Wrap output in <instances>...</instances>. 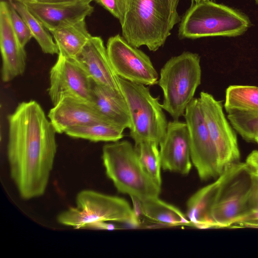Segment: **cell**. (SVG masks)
<instances>
[{"label":"cell","mask_w":258,"mask_h":258,"mask_svg":"<svg viewBox=\"0 0 258 258\" xmlns=\"http://www.w3.org/2000/svg\"><path fill=\"white\" fill-rule=\"evenodd\" d=\"M209 185L210 228H232L253 221L258 176L245 162L229 165Z\"/></svg>","instance_id":"2"},{"label":"cell","mask_w":258,"mask_h":258,"mask_svg":"<svg viewBox=\"0 0 258 258\" xmlns=\"http://www.w3.org/2000/svg\"><path fill=\"white\" fill-rule=\"evenodd\" d=\"M49 32L53 36L58 54L71 58H76L92 36L87 29L85 19Z\"/></svg>","instance_id":"19"},{"label":"cell","mask_w":258,"mask_h":258,"mask_svg":"<svg viewBox=\"0 0 258 258\" xmlns=\"http://www.w3.org/2000/svg\"><path fill=\"white\" fill-rule=\"evenodd\" d=\"M75 58L93 82L122 92L119 77L111 65L100 37L92 36Z\"/></svg>","instance_id":"16"},{"label":"cell","mask_w":258,"mask_h":258,"mask_svg":"<svg viewBox=\"0 0 258 258\" xmlns=\"http://www.w3.org/2000/svg\"><path fill=\"white\" fill-rule=\"evenodd\" d=\"M28 26L33 37L40 46L42 51L54 55L59 53L57 46L51 35L42 22L35 17L24 4L10 2Z\"/></svg>","instance_id":"23"},{"label":"cell","mask_w":258,"mask_h":258,"mask_svg":"<svg viewBox=\"0 0 258 258\" xmlns=\"http://www.w3.org/2000/svg\"><path fill=\"white\" fill-rule=\"evenodd\" d=\"M124 130L111 122L100 121L71 128L65 134L71 138L91 142H114L123 138Z\"/></svg>","instance_id":"21"},{"label":"cell","mask_w":258,"mask_h":258,"mask_svg":"<svg viewBox=\"0 0 258 258\" xmlns=\"http://www.w3.org/2000/svg\"><path fill=\"white\" fill-rule=\"evenodd\" d=\"M162 168L185 175L191 168L189 134L186 122L168 123L166 134L159 143Z\"/></svg>","instance_id":"13"},{"label":"cell","mask_w":258,"mask_h":258,"mask_svg":"<svg viewBox=\"0 0 258 258\" xmlns=\"http://www.w3.org/2000/svg\"><path fill=\"white\" fill-rule=\"evenodd\" d=\"M102 158L107 177L119 192L141 201L159 197L161 186L145 169L129 141L105 145Z\"/></svg>","instance_id":"4"},{"label":"cell","mask_w":258,"mask_h":258,"mask_svg":"<svg viewBox=\"0 0 258 258\" xmlns=\"http://www.w3.org/2000/svg\"><path fill=\"white\" fill-rule=\"evenodd\" d=\"M9 2H18L22 4L35 2L36 0H9Z\"/></svg>","instance_id":"31"},{"label":"cell","mask_w":258,"mask_h":258,"mask_svg":"<svg viewBox=\"0 0 258 258\" xmlns=\"http://www.w3.org/2000/svg\"><path fill=\"white\" fill-rule=\"evenodd\" d=\"M248 18L227 6L211 0L195 2L181 20L180 38L210 36H236L249 27Z\"/></svg>","instance_id":"6"},{"label":"cell","mask_w":258,"mask_h":258,"mask_svg":"<svg viewBox=\"0 0 258 258\" xmlns=\"http://www.w3.org/2000/svg\"><path fill=\"white\" fill-rule=\"evenodd\" d=\"M204 1H208V0H192V1L194 2H198Z\"/></svg>","instance_id":"33"},{"label":"cell","mask_w":258,"mask_h":258,"mask_svg":"<svg viewBox=\"0 0 258 258\" xmlns=\"http://www.w3.org/2000/svg\"><path fill=\"white\" fill-rule=\"evenodd\" d=\"M0 48L2 80L7 83L24 73L27 57L12 25L9 3L4 1L0 3Z\"/></svg>","instance_id":"14"},{"label":"cell","mask_w":258,"mask_h":258,"mask_svg":"<svg viewBox=\"0 0 258 258\" xmlns=\"http://www.w3.org/2000/svg\"><path fill=\"white\" fill-rule=\"evenodd\" d=\"M121 90L131 117L130 135L135 144L152 142L159 145L167 131L168 122L158 97L145 85L119 78Z\"/></svg>","instance_id":"7"},{"label":"cell","mask_w":258,"mask_h":258,"mask_svg":"<svg viewBox=\"0 0 258 258\" xmlns=\"http://www.w3.org/2000/svg\"><path fill=\"white\" fill-rule=\"evenodd\" d=\"M224 107L227 113L233 111L258 112V87L231 85L225 94Z\"/></svg>","instance_id":"22"},{"label":"cell","mask_w":258,"mask_h":258,"mask_svg":"<svg viewBox=\"0 0 258 258\" xmlns=\"http://www.w3.org/2000/svg\"><path fill=\"white\" fill-rule=\"evenodd\" d=\"M92 82L75 58L58 54L49 73L48 93L53 105L66 96L92 103Z\"/></svg>","instance_id":"12"},{"label":"cell","mask_w":258,"mask_h":258,"mask_svg":"<svg viewBox=\"0 0 258 258\" xmlns=\"http://www.w3.org/2000/svg\"><path fill=\"white\" fill-rule=\"evenodd\" d=\"M47 116L58 134L97 122H110L99 113L93 103L70 96L62 98L53 105Z\"/></svg>","instance_id":"15"},{"label":"cell","mask_w":258,"mask_h":258,"mask_svg":"<svg viewBox=\"0 0 258 258\" xmlns=\"http://www.w3.org/2000/svg\"><path fill=\"white\" fill-rule=\"evenodd\" d=\"M106 49L111 65L119 78L145 86L158 83V74L149 56L119 34L109 38Z\"/></svg>","instance_id":"11"},{"label":"cell","mask_w":258,"mask_h":258,"mask_svg":"<svg viewBox=\"0 0 258 258\" xmlns=\"http://www.w3.org/2000/svg\"><path fill=\"white\" fill-rule=\"evenodd\" d=\"M92 0L44 4L33 2L25 4L29 11L49 31L84 20L94 11Z\"/></svg>","instance_id":"17"},{"label":"cell","mask_w":258,"mask_h":258,"mask_svg":"<svg viewBox=\"0 0 258 258\" xmlns=\"http://www.w3.org/2000/svg\"><path fill=\"white\" fill-rule=\"evenodd\" d=\"M140 201L143 216L152 221L171 226H193L186 215L176 207L161 200L159 197Z\"/></svg>","instance_id":"20"},{"label":"cell","mask_w":258,"mask_h":258,"mask_svg":"<svg viewBox=\"0 0 258 258\" xmlns=\"http://www.w3.org/2000/svg\"><path fill=\"white\" fill-rule=\"evenodd\" d=\"M179 0H169L170 5L172 10L175 13H177V7L178 4Z\"/></svg>","instance_id":"30"},{"label":"cell","mask_w":258,"mask_h":258,"mask_svg":"<svg viewBox=\"0 0 258 258\" xmlns=\"http://www.w3.org/2000/svg\"><path fill=\"white\" fill-rule=\"evenodd\" d=\"M10 174L20 197L43 196L57 151L56 132L41 105L22 102L8 115Z\"/></svg>","instance_id":"1"},{"label":"cell","mask_w":258,"mask_h":258,"mask_svg":"<svg viewBox=\"0 0 258 258\" xmlns=\"http://www.w3.org/2000/svg\"><path fill=\"white\" fill-rule=\"evenodd\" d=\"M159 145L152 142L135 144V149L145 169L159 186H161V162Z\"/></svg>","instance_id":"24"},{"label":"cell","mask_w":258,"mask_h":258,"mask_svg":"<svg viewBox=\"0 0 258 258\" xmlns=\"http://www.w3.org/2000/svg\"><path fill=\"white\" fill-rule=\"evenodd\" d=\"M254 142H256L258 144V134L255 136L254 138Z\"/></svg>","instance_id":"32"},{"label":"cell","mask_w":258,"mask_h":258,"mask_svg":"<svg viewBox=\"0 0 258 258\" xmlns=\"http://www.w3.org/2000/svg\"><path fill=\"white\" fill-rule=\"evenodd\" d=\"M77 0H36L35 2L44 4L66 3L75 2Z\"/></svg>","instance_id":"29"},{"label":"cell","mask_w":258,"mask_h":258,"mask_svg":"<svg viewBox=\"0 0 258 258\" xmlns=\"http://www.w3.org/2000/svg\"><path fill=\"white\" fill-rule=\"evenodd\" d=\"M199 100L222 173L229 165L239 161L240 153L236 134L225 117L222 101L217 100L205 92H201Z\"/></svg>","instance_id":"10"},{"label":"cell","mask_w":258,"mask_h":258,"mask_svg":"<svg viewBox=\"0 0 258 258\" xmlns=\"http://www.w3.org/2000/svg\"><path fill=\"white\" fill-rule=\"evenodd\" d=\"M189 138L190 158L202 180L220 174L217 151L205 123L199 98H194L183 115Z\"/></svg>","instance_id":"9"},{"label":"cell","mask_w":258,"mask_h":258,"mask_svg":"<svg viewBox=\"0 0 258 258\" xmlns=\"http://www.w3.org/2000/svg\"><path fill=\"white\" fill-rule=\"evenodd\" d=\"M76 207H71L57 216L60 224L83 229L96 221H114L138 226L140 220L124 199L92 190H83L76 197Z\"/></svg>","instance_id":"8"},{"label":"cell","mask_w":258,"mask_h":258,"mask_svg":"<svg viewBox=\"0 0 258 258\" xmlns=\"http://www.w3.org/2000/svg\"><path fill=\"white\" fill-rule=\"evenodd\" d=\"M122 37L132 46L156 51L165 43L180 21L169 0H125Z\"/></svg>","instance_id":"3"},{"label":"cell","mask_w":258,"mask_h":258,"mask_svg":"<svg viewBox=\"0 0 258 258\" xmlns=\"http://www.w3.org/2000/svg\"><path fill=\"white\" fill-rule=\"evenodd\" d=\"M255 3L258 5V0H254Z\"/></svg>","instance_id":"34"},{"label":"cell","mask_w":258,"mask_h":258,"mask_svg":"<svg viewBox=\"0 0 258 258\" xmlns=\"http://www.w3.org/2000/svg\"><path fill=\"white\" fill-rule=\"evenodd\" d=\"M84 228L93 230H112L116 228L114 225L107 223L106 221H96L89 223Z\"/></svg>","instance_id":"27"},{"label":"cell","mask_w":258,"mask_h":258,"mask_svg":"<svg viewBox=\"0 0 258 258\" xmlns=\"http://www.w3.org/2000/svg\"><path fill=\"white\" fill-rule=\"evenodd\" d=\"M201 76L200 56L188 51L170 58L161 68L158 84L163 93L162 106L173 120L184 115Z\"/></svg>","instance_id":"5"},{"label":"cell","mask_w":258,"mask_h":258,"mask_svg":"<svg viewBox=\"0 0 258 258\" xmlns=\"http://www.w3.org/2000/svg\"><path fill=\"white\" fill-rule=\"evenodd\" d=\"M9 12L13 30L22 46L24 47L33 37L27 23L9 2Z\"/></svg>","instance_id":"25"},{"label":"cell","mask_w":258,"mask_h":258,"mask_svg":"<svg viewBox=\"0 0 258 258\" xmlns=\"http://www.w3.org/2000/svg\"><path fill=\"white\" fill-rule=\"evenodd\" d=\"M245 162L258 176V150L252 151L248 155Z\"/></svg>","instance_id":"28"},{"label":"cell","mask_w":258,"mask_h":258,"mask_svg":"<svg viewBox=\"0 0 258 258\" xmlns=\"http://www.w3.org/2000/svg\"><path fill=\"white\" fill-rule=\"evenodd\" d=\"M107 10L117 19L120 24L123 22L125 12V0H92Z\"/></svg>","instance_id":"26"},{"label":"cell","mask_w":258,"mask_h":258,"mask_svg":"<svg viewBox=\"0 0 258 258\" xmlns=\"http://www.w3.org/2000/svg\"><path fill=\"white\" fill-rule=\"evenodd\" d=\"M92 103L110 122L123 128L131 127L128 107L122 92L92 82Z\"/></svg>","instance_id":"18"}]
</instances>
